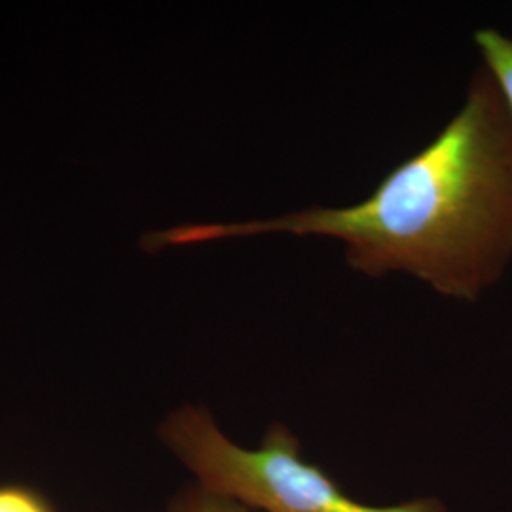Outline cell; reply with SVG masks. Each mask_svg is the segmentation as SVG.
Wrapping results in <instances>:
<instances>
[{
  "mask_svg": "<svg viewBox=\"0 0 512 512\" xmlns=\"http://www.w3.org/2000/svg\"><path fill=\"white\" fill-rule=\"evenodd\" d=\"M281 232L344 241L357 272H408L444 296L478 300L512 260V114L492 73L478 67L458 114L363 202L277 219L184 224L147 234L143 247L154 253Z\"/></svg>",
  "mask_w": 512,
  "mask_h": 512,
  "instance_id": "6da1fadb",
  "label": "cell"
},
{
  "mask_svg": "<svg viewBox=\"0 0 512 512\" xmlns=\"http://www.w3.org/2000/svg\"><path fill=\"white\" fill-rule=\"evenodd\" d=\"M160 439L203 488L256 512H448L437 497L391 507L355 501L302 459L300 442L281 423H272L262 444L251 450L228 439L207 408L184 404L165 418Z\"/></svg>",
  "mask_w": 512,
  "mask_h": 512,
  "instance_id": "7a4b0ae2",
  "label": "cell"
},
{
  "mask_svg": "<svg viewBox=\"0 0 512 512\" xmlns=\"http://www.w3.org/2000/svg\"><path fill=\"white\" fill-rule=\"evenodd\" d=\"M475 44L512 114V38L495 29H480L476 31Z\"/></svg>",
  "mask_w": 512,
  "mask_h": 512,
  "instance_id": "3957f363",
  "label": "cell"
},
{
  "mask_svg": "<svg viewBox=\"0 0 512 512\" xmlns=\"http://www.w3.org/2000/svg\"><path fill=\"white\" fill-rule=\"evenodd\" d=\"M169 512H256L243 505L238 499L203 488L194 484L184 488L181 494L171 501Z\"/></svg>",
  "mask_w": 512,
  "mask_h": 512,
  "instance_id": "277c9868",
  "label": "cell"
},
{
  "mask_svg": "<svg viewBox=\"0 0 512 512\" xmlns=\"http://www.w3.org/2000/svg\"><path fill=\"white\" fill-rule=\"evenodd\" d=\"M0 512H52V509L40 495L27 488L4 486L0 488Z\"/></svg>",
  "mask_w": 512,
  "mask_h": 512,
  "instance_id": "5b68a950",
  "label": "cell"
}]
</instances>
